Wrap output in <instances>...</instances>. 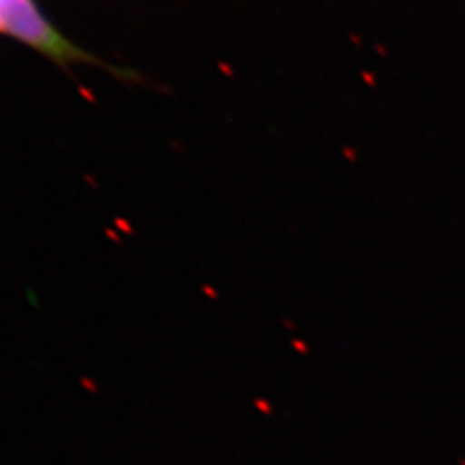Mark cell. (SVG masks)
<instances>
[{
  "mask_svg": "<svg viewBox=\"0 0 465 465\" xmlns=\"http://www.w3.org/2000/svg\"><path fill=\"white\" fill-rule=\"evenodd\" d=\"M0 32L57 61L84 59V54L59 34L35 0H0Z\"/></svg>",
  "mask_w": 465,
  "mask_h": 465,
  "instance_id": "cell-1",
  "label": "cell"
}]
</instances>
